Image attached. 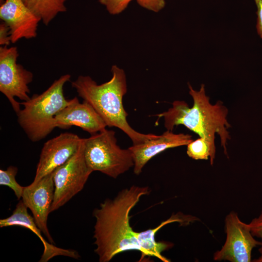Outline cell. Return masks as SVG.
Returning a JSON list of instances; mask_svg holds the SVG:
<instances>
[{
	"label": "cell",
	"instance_id": "cell-1",
	"mask_svg": "<svg viewBox=\"0 0 262 262\" xmlns=\"http://www.w3.org/2000/svg\"><path fill=\"white\" fill-rule=\"evenodd\" d=\"M149 192L148 186L133 185L120 191L113 199H106L94 210L95 252L99 262H108L126 251L141 253L135 231L130 224V213L141 197Z\"/></svg>",
	"mask_w": 262,
	"mask_h": 262
},
{
	"label": "cell",
	"instance_id": "cell-2",
	"mask_svg": "<svg viewBox=\"0 0 262 262\" xmlns=\"http://www.w3.org/2000/svg\"><path fill=\"white\" fill-rule=\"evenodd\" d=\"M112 78L98 84L89 76L80 75L71 82L72 88L78 96L88 103L99 114L107 126L117 128L126 134L133 145L144 143L158 135L144 134L134 130L129 125L128 113L123 104V98L127 92L124 70L116 65L111 67Z\"/></svg>",
	"mask_w": 262,
	"mask_h": 262
},
{
	"label": "cell",
	"instance_id": "cell-3",
	"mask_svg": "<svg viewBox=\"0 0 262 262\" xmlns=\"http://www.w3.org/2000/svg\"><path fill=\"white\" fill-rule=\"evenodd\" d=\"M188 87L193 100L192 107H189L184 101L175 100L171 108L156 116L164 117L167 130L172 131L175 126L182 125L213 145L217 134L227 155V141L230 139L228 131L230 127L227 119L228 109L220 100L214 105L210 103L204 84L201 85L198 91L194 90L189 83Z\"/></svg>",
	"mask_w": 262,
	"mask_h": 262
},
{
	"label": "cell",
	"instance_id": "cell-4",
	"mask_svg": "<svg viewBox=\"0 0 262 262\" xmlns=\"http://www.w3.org/2000/svg\"><path fill=\"white\" fill-rule=\"evenodd\" d=\"M70 78L68 74L61 76L43 93L20 103L23 108L16 113L17 120L32 142L43 139L57 127L55 116L71 102L65 98L63 89Z\"/></svg>",
	"mask_w": 262,
	"mask_h": 262
},
{
	"label": "cell",
	"instance_id": "cell-5",
	"mask_svg": "<svg viewBox=\"0 0 262 262\" xmlns=\"http://www.w3.org/2000/svg\"><path fill=\"white\" fill-rule=\"evenodd\" d=\"M84 155L93 172L99 171L114 179L134 166L130 149L121 148L115 132L106 128L84 138Z\"/></svg>",
	"mask_w": 262,
	"mask_h": 262
},
{
	"label": "cell",
	"instance_id": "cell-6",
	"mask_svg": "<svg viewBox=\"0 0 262 262\" xmlns=\"http://www.w3.org/2000/svg\"><path fill=\"white\" fill-rule=\"evenodd\" d=\"M92 170L84 155V138L78 151L53 172L54 195L50 212L58 210L83 188Z\"/></svg>",
	"mask_w": 262,
	"mask_h": 262
},
{
	"label": "cell",
	"instance_id": "cell-7",
	"mask_svg": "<svg viewBox=\"0 0 262 262\" xmlns=\"http://www.w3.org/2000/svg\"><path fill=\"white\" fill-rule=\"evenodd\" d=\"M18 55L16 47H0V91L7 98L16 113L20 110L21 104L15 97L23 101L30 98L28 84L33 77L32 72L17 63Z\"/></svg>",
	"mask_w": 262,
	"mask_h": 262
},
{
	"label": "cell",
	"instance_id": "cell-8",
	"mask_svg": "<svg viewBox=\"0 0 262 262\" xmlns=\"http://www.w3.org/2000/svg\"><path fill=\"white\" fill-rule=\"evenodd\" d=\"M225 230L226 242L222 248L214 253L213 260L231 262H251L253 248L262 246V242L253 237L249 224L241 221L237 214L232 212L225 218Z\"/></svg>",
	"mask_w": 262,
	"mask_h": 262
},
{
	"label": "cell",
	"instance_id": "cell-9",
	"mask_svg": "<svg viewBox=\"0 0 262 262\" xmlns=\"http://www.w3.org/2000/svg\"><path fill=\"white\" fill-rule=\"evenodd\" d=\"M82 140V138L77 134L65 132L46 142L41 149L32 184H35L68 161L78 151Z\"/></svg>",
	"mask_w": 262,
	"mask_h": 262
},
{
	"label": "cell",
	"instance_id": "cell-10",
	"mask_svg": "<svg viewBox=\"0 0 262 262\" xmlns=\"http://www.w3.org/2000/svg\"><path fill=\"white\" fill-rule=\"evenodd\" d=\"M54 195L52 172L35 184L24 187L21 197L25 205L32 212L36 225L51 244L54 243V241L49 230L47 221Z\"/></svg>",
	"mask_w": 262,
	"mask_h": 262
},
{
	"label": "cell",
	"instance_id": "cell-11",
	"mask_svg": "<svg viewBox=\"0 0 262 262\" xmlns=\"http://www.w3.org/2000/svg\"><path fill=\"white\" fill-rule=\"evenodd\" d=\"M0 18L10 29L12 43L22 38L35 37L39 23L41 21L22 0H5L2 2Z\"/></svg>",
	"mask_w": 262,
	"mask_h": 262
},
{
	"label": "cell",
	"instance_id": "cell-12",
	"mask_svg": "<svg viewBox=\"0 0 262 262\" xmlns=\"http://www.w3.org/2000/svg\"><path fill=\"white\" fill-rule=\"evenodd\" d=\"M56 127L68 129L78 126L91 135L105 129L107 125L95 110L87 102L80 103L77 97L55 116Z\"/></svg>",
	"mask_w": 262,
	"mask_h": 262
},
{
	"label": "cell",
	"instance_id": "cell-13",
	"mask_svg": "<svg viewBox=\"0 0 262 262\" xmlns=\"http://www.w3.org/2000/svg\"><path fill=\"white\" fill-rule=\"evenodd\" d=\"M193 141L192 136L190 134H176L167 130L154 138L133 145L128 148L133 157L134 173L139 175L145 164L160 153L168 148L187 146Z\"/></svg>",
	"mask_w": 262,
	"mask_h": 262
},
{
	"label": "cell",
	"instance_id": "cell-14",
	"mask_svg": "<svg viewBox=\"0 0 262 262\" xmlns=\"http://www.w3.org/2000/svg\"><path fill=\"white\" fill-rule=\"evenodd\" d=\"M27 209L22 200H20L10 216L0 220V227L17 226L32 231L38 237L44 246V250L39 261L40 262H47L57 256H67L76 259L80 257L75 250L59 248L48 243L43 238L42 232L36 225L33 217L28 213Z\"/></svg>",
	"mask_w": 262,
	"mask_h": 262
},
{
	"label": "cell",
	"instance_id": "cell-15",
	"mask_svg": "<svg viewBox=\"0 0 262 262\" xmlns=\"http://www.w3.org/2000/svg\"><path fill=\"white\" fill-rule=\"evenodd\" d=\"M178 215H174L162 222L157 227L141 232L135 231L137 243L142 249L140 260L145 257H154L164 262L170 260L162 255V253L173 246V244L166 242H157L155 239L156 233L164 225L174 222H181Z\"/></svg>",
	"mask_w": 262,
	"mask_h": 262
},
{
	"label": "cell",
	"instance_id": "cell-16",
	"mask_svg": "<svg viewBox=\"0 0 262 262\" xmlns=\"http://www.w3.org/2000/svg\"><path fill=\"white\" fill-rule=\"evenodd\" d=\"M26 5L47 26L60 13L66 11V0H22Z\"/></svg>",
	"mask_w": 262,
	"mask_h": 262
},
{
	"label": "cell",
	"instance_id": "cell-17",
	"mask_svg": "<svg viewBox=\"0 0 262 262\" xmlns=\"http://www.w3.org/2000/svg\"><path fill=\"white\" fill-rule=\"evenodd\" d=\"M188 156L194 160H208L213 165L215 155V146L202 137H199L187 145Z\"/></svg>",
	"mask_w": 262,
	"mask_h": 262
},
{
	"label": "cell",
	"instance_id": "cell-18",
	"mask_svg": "<svg viewBox=\"0 0 262 262\" xmlns=\"http://www.w3.org/2000/svg\"><path fill=\"white\" fill-rule=\"evenodd\" d=\"M18 169L16 166H10L6 170H0V185L10 188L18 199L22 197L24 187L16 180Z\"/></svg>",
	"mask_w": 262,
	"mask_h": 262
},
{
	"label": "cell",
	"instance_id": "cell-19",
	"mask_svg": "<svg viewBox=\"0 0 262 262\" xmlns=\"http://www.w3.org/2000/svg\"><path fill=\"white\" fill-rule=\"evenodd\" d=\"M133 0H98L111 15H117L122 12Z\"/></svg>",
	"mask_w": 262,
	"mask_h": 262
},
{
	"label": "cell",
	"instance_id": "cell-20",
	"mask_svg": "<svg viewBox=\"0 0 262 262\" xmlns=\"http://www.w3.org/2000/svg\"><path fill=\"white\" fill-rule=\"evenodd\" d=\"M141 7L154 12H158L165 6V0H136Z\"/></svg>",
	"mask_w": 262,
	"mask_h": 262
},
{
	"label": "cell",
	"instance_id": "cell-21",
	"mask_svg": "<svg viewBox=\"0 0 262 262\" xmlns=\"http://www.w3.org/2000/svg\"><path fill=\"white\" fill-rule=\"evenodd\" d=\"M248 224L253 236L260 238L262 241V211L258 217L252 219Z\"/></svg>",
	"mask_w": 262,
	"mask_h": 262
},
{
	"label": "cell",
	"instance_id": "cell-22",
	"mask_svg": "<svg viewBox=\"0 0 262 262\" xmlns=\"http://www.w3.org/2000/svg\"><path fill=\"white\" fill-rule=\"evenodd\" d=\"M11 43L10 29L5 22L1 21L0 24V45L8 46Z\"/></svg>",
	"mask_w": 262,
	"mask_h": 262
},
{
	"label": "cell",
	"instance_id": "cell-23",
	"mask_svg": "<svg viewBox=\"0 0 262 262\" xmlns=\"http://www.w3.org/2000/svg\"><path fill=\"white\" fill-rule=\"evenodd\" d=\"M257 8V30L258 33L262 38V0H254Z\"/></svg>",
	"mask_w": 262,
	"mask_h": 262
},
{
	"label": "cell",
	"instance_id": "cell-24",
	"mask_svg": "<svg viewBox=\"0 0 262 262\" xmlns=\"http://www.w3.org/2000/svg\"><path fill=\"white\" fill-rule=\"evenodd\" d=\"M259 252L260 253V256L257 259H254L253 260V262H262V245L259 249Z\"/></svg>",
	"mask_w": 262,
	"mask_h": 262
}]
</instances>
